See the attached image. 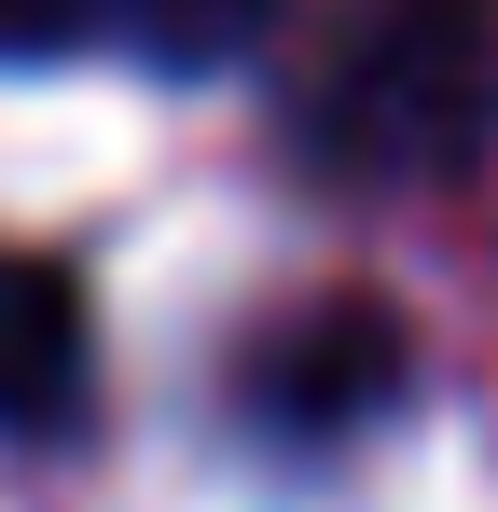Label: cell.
<instances>
[{
    "label": "cell",
    "mask_w": 498,
    "mask_h": 512,
    "mask_svg": "<svg viewBox=\"0 0 498 512\" xmlns=\"http://www.w3.org/2000/svg\"><path fill=\"white\" fill-rule=\"evenodd\" d=\"M498 139V0H332L305 153L332 180H457Z\"/></svg>",
    "instance_id": "1"
},
{
    "label": "cell",
    "mask_w": 498,
    "mask_h": 512,
    "mask_svg": "<svg viewBox=\"0 0 498 512\" xmlns=\"http://www.w3.org/2000/svg\"><path fill=\"white\" fill-rule=\"evenodd\" d=\"M415 388V346L374 291H319V305H277L236 346V429L277 457H332L360 429H388Z\"/></svg>",
    "instance_id": "2"
},
{
    "label": "cell",
    "mask_w": 498,
    "mask_h": 512,
    "mask_svg": "<svg viewBox=\"0 0 498 512\" xmlns=\"http://www.w3.org/2000/svg\"><path fill=\"white\" fill-rule=\"evenodd\" d=\"M83 402H97L83 277L42 250H0V443H56Z\"/></svg>",
    "instance_id": "3"
},
{
    "label": "cell",
    "mask_w": 498,
    "mask_h": 512,
    "mask_svg": "<svg viewBox=\"0 0 498 512\" xmlns=\"http://www.w3.org/2000/svg\"><path fill=\"white\" fill-rule=\"evenodd\" d=\"M111 28H125L153 70H236L249 42L277 28V0H111Z\"/></svg>",
    "instance_id": "4"
},
{
    "label": "cell",
    "mask_w": 498,
    "mask_h": 512,
    "mask_svg": "<svg viewBox=\"0 0 498 512\" xmlns=\"http://www.w3.org/2000/svg\"><path fill=\"white\" fill-rule=\"evenodd\" d=\"M111 28V0H0V70H42V56H83Z\"/></svg>",
    "instance_id": "5"
}]
</instances>
